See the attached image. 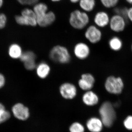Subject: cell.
I'll list each match as a JSON object with an SVG mask.
<instances>
[{"label": "cell", "mask_w": 132, "mask_h": 132, "mask_svg": "<svg viewBox=\"0 0 132 132\" xmlns=\"http://www.w3.org/2000/svg\"><path fill=\"white\" fill-rule=\"evenodd\" d=\"M12 110L15 117L20 120H26L29 117L28 108L21 103L15 105L12 108Z\"/></svg>", "instance_id": "cell-14"}, {"label": "cell", "mask_w": 132, "mask_h": 132, "mask_svg": "<svg viewBox=\"0 0 132 132\" xmlns=\"http://www.w3.org/2000/svg\"><path fill=\"white\" fill-rule=\"evenodd\" d=\"M5 78L2 74L0 73V88L4 86L5 83Z\"/></svg>", "instance_id": "cell-28"}, {"label": "cell", "mask_w": 132, "mask_h": 132, "mask_svg": "<svg viewBox=\"0 0 132 132\" xmlns=\"http://www.w3.org/2000/svg\"><path fill=\"white\" fill-rule=\"evenodd\" d=\"M101 121L106 127H111L116 118V114L113 105L111 102H105L101 105L99 110Z\"/></svg>", "instance_id": "cell-3"}, {"label": "cell", "mask_w": 132, "mask_h": 132, "mask_svg": "<svg viewBox=\"0 0 132 132\" xmlns=\"http://www.w3.org/2000/svg\"><path fill=\"white\" fill-rule=\"evenodd\" d=\"M36 72L39 78L45 79L49 76L51 68L49 64L45 62H42L36 67Z\"/></svg>", "instance_id": "cell-16"}, {"label": "cell", "mask_w": 132, "mask_h": 132, "mask_svg": "<svg viewBox=\"0 0 132 132\" xmlns=\"http://www.w3.org/2000/svg\"><path fill=\"white\" fill-rule=\"evenodd\" d=\"M59 92L62 97L67 100H72L76 97L77 88L75 85L69 82L62 83L59 87Z\"/></svg>", "instance_id": "cell-8"}, {"label": "cell", "mask_w": 132, "mask_h": 132, "mask_svg": "<svg viewBox=\"0 0 132 132\" xmlns=\"http://www.w3.org/2000/svg\"><path fill=\"white\" fill-rule=\"evenodd\" d=\"M10 114L5 109L3 105L0 103V124H1L10 118Z\"/></svg>", "instance_id": "cell-21"}, {"label": "cell", "mask_w": 132, "mask_h": 132, "mask_svg": "<svg viewBox=\"0 0 132 132\" xmlns=\"http://www.w3.org/2000/svg\"><path fill=\"white\" fill-rule=\"evenodd\" d=\"M7 18L3 13H0V29L4 28L6 24Z\"/></svg>", "instance_id": "cell-26"}, {"label": "cell", "mask_w": 132, "mask_h": 132, "mask_svg": "<svg viewBox=\"0 0 132 132\" xmlns=\"http://www.w3.org/2000/svg\"><path fill=\"white\" fill-rule=\"evenodd\" d=\"M95 81V78L92 74L84 73L78 81V86L81 90L86 92L92 90L94 86Z\"/></svg>", "instance_id": "cell-10"}, {"label": "cell", "mask_w": 132, "mask_h": 132, "mask_svg": "<svg viewBox=\"0 0 132 132\" xmlns=\"http://www.w3.org/2000/svg\"><path fill=\"white\" fill-rule=\"evenodd\" d=\"M105 88L108 92L111 94H120L124 88V82L120 77L110 76L107 78L105 83Z\"/></svg>", "instance_id": "cell-5"}, {"label": "cell", "mask_w": 132, "mask_h": 132, "mask_svg": "<svg viewBox=\"0 0 132 132\" xmlns=\"http://www.w3.org/2000/svg\"><path fill=\"white\" fill-rule=\"evenodd\" d=\"M82 100L88 106H94L98 104L99 97L97 94L92 90L86 91L82 95Z\"/></svg>", "instance_id": "cell-15"}, {"label": "cell", "mask_w": 132, "mask_h": 132, "mask_svg": "<svg viewBox=\"0 0 132 132\" xmlns=\"http://www.w3.org/2000/svg\"><path fill=\"white\" fill-rule=\"evenodd\" d=\"M69 23L72 28L80 30L87 27L90 23V17L88 13L80 9L71 12L69 17Z\"/></svg>", "instance_id": "cell-1"}, {"label": "cell", "mask_w": 132, "mask_h": 132, "mask_svg": "<svg viewBox=\"0 0 132 132\" xmlns=\"http://www.w3.org/2000/svg\"><path fill=\"white\" fill-rule=\"evenodd\" d=\"M17 24L21 26L36 27L38 25L35 13L33 9L26 8L22 11L21 14L15 17Z\"/></svg>", "instance_id": "cell-4"}, {"label": "cell", "mask_w": 132, "mask_h": 132, "mask_svg": "<svg viewBox=\"0 0 132 132\" xmlns=\"http://www.w3.org/2000/svg\"><path fill=\"white\" fill-rule=\"evenodd\" d=\"M125 127L129 130H132V116H128L124 122Z\"/></svg>", "instance_id": "cell-27"}, {"label": "cell", "mask_w": 132, "mask_h": 132, "mask_svg": "<svg viewBox=\"0 0 132 132\" xmlns=\"http://www.w3.org/2000/svg\"><path fill=\"white\" fill-rule=\"evenodd\" d=\"M131 48H132V44Z\"/></svg>", "instance_id": "cell-34"}, {"label": "cell", "mask_w": 132, "mask_h": 132, "mask_svg": "<svg viewBox=\"0 0 132 132\" xmlns=\"http://www.w3.org/2000/svg\"><path fill=\"white\" fill-rule=\"evenodd\" d=\"M19 3L24 5H34L39 2V0H16Z\"/></svg>", "instance_id": "cell-25"}, {"label": "cell", "mask_w": 132, "mask_h": 132, "mask_svg": "<svg viewBox=\"0 0 132 132\" xmlns=\"http://www.w3.org/2000/svg\"><path fill=\"white\" fill-rule=\"evenodd\" d=\"M128 10V8L126 7H116L114 8L113 12L116 14L122 16L127 21Z\"/></svg>", "instance_id": "cell-22"}, {"label": "cell", "mask_w": 132, "mask_h": 132, "mask_svg": "<svg viewBox=\"0 0 132 132\" xmlns=\"http://www.w3.org/2000/svg\"><path fill=\"white\" fill-rule=\"evenodd\" d=\"M70 131L71 132H84V128L80 123H75L71 125Z\"/></svg>", "instance_id": "cell-24"}, {"label": "cell", "mask_w": 132, "mask_h": 132, "mask_svg": "<svg viewBox=\"0 0 132 132\" xmlns=\"http://www.w3.org/2000/svg\"><path fill=\"white\" fill-rule=\"evenodd\" d=\"M80 10L88 13L94 10L96 6V0H80L78 2Z\"/></svg>", "instance_id": "cell-17"}, {"label": "cell", "mask_w": 132, "mask_h": 132, "mask_svg": "<svg viewBox=\"0 0 132 132\" xmlns=\"http://www.w3.org/2000/svg\"><path fill=\"white\" fill-rule=\"evenodd\" d=\"M87 126L90 131L100 132L102 130L103 123L98 119L93 118L88 121Z\"/></svg>", "instance_id": "cell-18"}, {"label": "cell", "mask_w": 132, "mask_h": 132, "mask_svg": "<svg viewBox=\"0 0 132 132\" xmlns=\"http://www.w3.org/2000/svg\"><path fill=\"white\" fill-rule=\"evenodd\" d=\"M110 18L107 12L100 11L95 14L93 18L94 25L99 28L105 27L109 24Z\"/></svg>", "instance_id": "cell-13"}, {"label": "cell", "mask_w": 132, "mask_h": 132, "mask_svg": "<svg viewBox=\"0 0 132 132\" xmlns=\"http://www.w3.org/2000/svg\"><path fill=\"white\" fill-rule=\"evenodd\" d=\"M3 4V0H0V8L2 6Z\"/></svg>", "instance_id": "cell-32"}, {"label": "cell", "mask_w": 132, "mask_h": 132, "mask_svg": "<svg viewBox=\"0 0 132 132\" xmlns=\"http://www.w3.org/2000/svg\"><path fill=\"white\" fill-rule=\"evenodd\" d=\"M52 2L58 3L61 1L62 0H50Z\"/></svg>", "instance_id": "cell-31"}, {"label": "cell", "mask_w": 132, "mask_h": 132, "mask_svg": "<svg viewBox=\"0 0 132 132\" xmlns=\"http://www.w3.org/2000/svg\"><path fill=\"white\" fill-rule=\"evenodd\" d=\"M119 0H100L102 5L106 8L115 7Z\"/></svg>", "instance_id": "cell-23"}, {"label": "cell", "mask_w": 132, "mask_h": 132, "mask_svg": "<svg viewBox=\"0 0 132 132\" xmlns=\"http://www.w3.org/2000/svg\"><path fill=\"white\" fill-rule=\"evenodd\" d=\"M127 22V21L122 16L115 14L110 18L109 25L112 31L119 32L125 29Z\"/></svg>", "instance_id": "cell-9"}, {"label": "cell", "mask_w": 132, "mask_h": 132, "mask_svg": "<svg viewBox=\"0 0 132 132\" xmlns=\"http://www.w3.org/2000/svg\"><path fill=\"white\" fill-rule=\"evenodd\" d=\"M126 1L128 3L132 5V0H126Z\"/></svg>", "instance_id": "cell-33"}, {"label": "cell", "mask_w": 132, "mask_h": 132, "mask_svg": "<svg viewBox=\"0 0 132 132\" xmlns=\"http://www.w3.org/2000/svg\"><path fill=\"white\" fill-rule=\"evenodd\" d=\"M73 52L76 58L79 60H84L87 59L90 55V49L86 43L79 42L75 46Z\"/></svg>", "instance_id": "cell-12"}, {"label": "cell", "mask_w": 132, "mask_h": 132, "mask_svg": "<svg viewBox=\"0 0 132 132\" xmlns=\"http://www.w3.org/2000/svg\"><path fill=\"white\" fill-rule=\"evenodd\" d=\"M70 2L73 4H76L78 3L80 0H69Z\"/></svg>", "instance_id": "cell-30"}, {"label": "cell", "mask_w": 132, "mask_h": 132, "mask_svg": "<svg viewBox=\"0 0 132 132\" xmlns=\"http://www.w3.org/2000/svg\"><path fill=\"white\" fill-rule=\"evenodd\" d=\"M49 57L52 61L61 64H68L71 60L68 49L61 45H56L52 48L50 52Z\"/></svg>", "instance_id": "cell-2"}, {"label": "cell", "mask_w": 132, "mask_h": 132, "mask_svg": "<svg viewBox=\"0 0 132 132\" xmlns=\"http://www.w3.org/2000/svg\"><path fill=\"white\" fill-rule=\"evenodd\" d=\"M109 45L112 50L118 51L121 49L123 43L120 38L115 36L110 39L109 42Z\"/></svg>", "instance_id": "cell-20"}, {"label": "cell", "mask_w": 132, "mask_h": 132, "mask_svg": "<svg viewBox=\"0 0 132 132\" xmlns=\"http://www.w3.org/2000/svg\"><path fill=\"white\" fill-rule=\"evenodd\" d=\"M33 10L36 16L38 26L45 28L49 10L48 5L45 3L39 2L34 5Z\"/></svg>", "instance_id": "cell-6"}, {"label": "cell", "mask_w": 132, "mask_h": 132, "mask_svg": "<svg viewBox=\"0 0 132 132\" xmlns=\"http://www.w3.org/2000/svg\"><path fill=\"white\" fill-rule=\"evenodd\" d=\"M102 35L101 30L95 25L88 26L85 31V38L92 44H96L100 42L102 38Z\"/></svg>", "instance_id": "cell-7"}, {"label": "cell", "mask_w": 132, "mask_h": 132, "mask_svg": "<svg viewBox=\"0 0 132 132\" xmlns=\"http://www.w3.org/2000/svg\"><path fill=\"white\" fill-rule=\"evenodd\" d=\"M128 20L132 22V7L128 9L127 13Z\"/></svg>", "instance_id": "cell-29"}, {"label": "cell", "mask_w": 132, "mask_h": 132, "mask_svg": "<svg viewBox=\"0 0 132 132\" xmlns=\"http://www.w3.org/2000/svg\"><path fill=\"white\" fill-rule=\"evenodd\" d=\"M9 53L10 56L14 59H20L22 52L21 47L17 44H14L10 47Z\"/></svg>", "instance_id": "cell-19"}, {"label": "cell", "mask_w": 132, "mask_h": 132, "mask_svg": "<svg viewBox=\"0 0 132 132\" xmlns=\"http://www.w3.org/2000/svg\"><path fill=\"white\" fill-rule=\"evenodd\" d=\"M20 59L24 62V67L27 70L32 71L36 68V56L34 52L27 51L22 53Z\"/></svg>", "instance_id": "cell-11"}]
</instances>
